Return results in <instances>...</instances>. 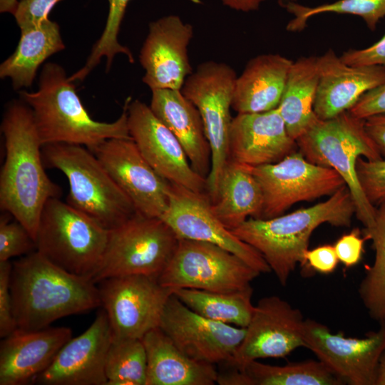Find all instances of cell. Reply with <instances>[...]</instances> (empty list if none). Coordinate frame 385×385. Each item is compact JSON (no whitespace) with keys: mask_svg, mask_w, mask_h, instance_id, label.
<instances>
[{"mask_svg":"<svg viewBox=\"0 0 385 385\" xmlns=\"http://www.w3.org/2000/svg\"><path fill=\"white\" fill-rule=\"evenodd\" d=\"M61 0H21L13 14L20 29L39 24L48 19L54 6Z\"/></svg>","mask_w":385,"mask_h":385,"instance_id":"cell-38","label":"cell"},{"mask_svg":"<svg viewBox=\"0 0 385 385\" xmlns=\"http://www.w3.org/2000/svg\"><path fill=\"white\" fill-rule=\"evenodd\" d=\"M170 183L168 206L160 218L179 239L216 245L236 255L261 274L271 272L262 255L216 217L207 194Z\"/></svg>","mask_w":385,"mask_h":385,"instance_id":"cell-14","label":"cell"},{"mask_svg":"<svg viewBox=\"0 0 385 385\" xmlns=\"http://www.w3.org/2000/svg\"><path fill=\"white\" fill-rule=\"evenodd\" d=\"M174 294L198 314L225 324L247 327L255 306L251 285L234 292H219L196 289H176Z\"/></svg>","mask_w":385,"mask_h":385,"instance_id":"cell-31","label":"cell"},{"mask_svg":"<svg viewBox=\"0 0 385 385\" xmlns=\"http://www.w3.org/2000/svg\"><path fill=\"white\" fill-rule=\"evenodd\" d=\"M1 130L6 158L0 173V207L22 224L35 241L45 204L59 197L61 190L44 170L43 145L27 104L23 101L10 103Z\"/></svg>","mask_w":385,"mask_h":385,"instance_id":"cell-1","label":"cell"},{"mask_svg":"<svg viewBox=\"0 0 385 385\" xmlns=\"http://www.w3.org/2000/svg\"><path fill=\"white\" fill-rule=\"evenodd\" d=\"M365 240L357 229L342 235L334 245L339 261L347 268L357 265L362 257Z\"/></svg>","mask_w":385,"mask_h":385,"instance_id":"cell-39","label":"cell"},{"mask_svg":"<svg viewBox=\"0 0 385 385\" xmlns=\"http://www.w3.org/2000/svg\"><path fill=\"white\" fill-rule=\"evenodd\" d=\"M375 385H385V350L379 360Z\"/></svg>","mask_w":385,"mask_h":385,"instance_id":"cell-45","label":"cell"},{"mask_svg":"<svg viewBox=\"0 0 385 385\" xmlns=\"http://www.w3.org/2000/svg\"><path fill=\"white\" fill-rule=\"evenodd\" d=\"M109 230L59 197L41 212L36 250L63 270L93 279L103 259Z\"/></svg>","mask_w":385,"mask_h":385,"instance_id":"cell-7","label":"cell"},{"mask_svg":"<svg viewBox=\"0 0 385 385\" xmlns=\"http://www.w3.org/2000/svg\"><path fill=\"white\" fill-rule=\"evenodd\" d=\"M251 168L263 194L258 219L282 215L299 202L329 197L346 185L334 170L312 163L299 150L277 163Z\"/></svg>","mask_w":385,"mask_h":385,"instance_id":"cell-11","label":"cell"},{"mask_svg":"<svg viewBox=\"0 0 385 385\" xmlns=\"http://www.w3.org/2000/svg\"><path fill=\"white\" fill-rule=\"evenodd\" d=\"M318 81L317 57H301L293 61L277 108L295 140L317 118L314 104Z\"/></svg>","mask_w":385,"mask_h":385,"instance_id":"cell-29","label":"cell"},{"mask_svg":"<svg viewBox=\"0 0 385 385\" xmlns=\"http://www.w3.org/2000/svg\"><path fill=\"white\" fill-rule=\"evenodd\" d=\"M98 283L101 307L115 339H141L159 327L165 304L173 293L157 278L141 274L109 277Z\"/></svg>","mask_w":385,"mask_h":385,"instance_id":"cell-12","label":"cell"},{"mask_svg":"<svg viewBox=\"0 0 385 385\" xmlns=\"http://www.w3.org/2000/svg\"><path fill=\"white\" fill-rule=\"evenodd\" d=\"M342 61L349 66H385V34L372 46L363 49H349L340 56Z\"/></svg>","mask_w":385,"mask_h":385,"instance_id":"cell-41","label":"cell"},{"mask_svg":"<svg viewBox=\"0 0 385 385\" xmlns=\"http://www.w3.org/2000/svg\"><path fill=\"white\" fill-rule=\"evenodd\" d=\"M226 385H342L344 381L319 360L284 366L250 361L225 373Z\"/></svg>","mask_w":385,"mask_h":385,"instance_id":"cell-30","label":"cell"},{"mask_svg":"<svg viewBox=\"0 0 385 385\" xmlns=\"http://www.w3.org/2000/svg\"><path fill=\"white\" fill-rule=\"evenodd\" d=\"M260 274L221 247L179 239L174 255L158 281L173 290L187 288L228 292L250 286Z\"/></svg>","mask_w":385,"mask_h":385,"instance_id":"cell-10","label":"cell"},{"mask_svg":"<svg viewBox=\"0 0 385 385\" xmlns=\"http://www.w3.org/2000/svg\"><path fill=\"white\" fill-rule=\"evenodd\" d=\"M210 202L214 214L230 230L249 216L260 218L263 194L251 167L228 159Z\"/></svg>","mask_w":385,"mask_h":385,"instance_id":"cell-27","label":"cell"},{"mask_svg":"<svg viewBox=\"0 0 385 385\" xmlns=\"http://www.w3.org/2000/svg\"><path fill=\"white\" fill-rule=\"evenodd\" d=\"M89 150L138 213L160 218L168 206L170 183L150 165L132 138L108 139Z\"/></svg>","mask_w":385,"mask_h":385,"instance_id":"cell-15","label":"cell"},{"mask_svg":"<svg viewBox=\"0 0 385 385\" xmlns=\"http://www.w3.org/2000/svg\"><path fill=\"white\" fill-rule=\"evenodd\" d=\"M147 359L141 339L113 338L106 362V385H145Z\"/></svg>","mask_w":385,"mask_h":385,"instance_id":"cell-33","label":"cell"},{"mask_svg":"<svg viewBox=\"0 0 385 385\" xmlns=\"http://www.w3.org/2000/svg\"><path fill=\"white\" fill-rule=\"evenodd\" d=\"M179 238L160 217L138 212L109 230L106 250L93 280L141 274L158 279L170 261Z\"/></svg>","mask_w":385,"mask_h":385,"instance_id":"cell-8","label":"cell"},{"mask_svg":"<svg viewBox=\"0 0 385 385\" xmlns=\"http://www.w3.org/2000/svg\"><path fill=\"white\" fill-rule=\"evenodd\" d=\"M237 75L228 64L207 61L185 79L183 95L197 108L211 149V170L207 178V195H216L223 168L229 159L230 114Z\"/></svg>","mask_w":385,"mask_h":385,"instance_id":"cell-9","label":"cell"},{"mask_svg":"<svg viewBox=\"0 0 385 385\" xmlns=\"http://www.w3.org/2000/svg\"><path fill=\"white\" fill-rule=\"evenodd\" d=\"M159 328L189 357L212 364L229 363L246 332L240 327L205 318L175 294L164 307Z\"/></svg>","mask_w":385,"mask_h":385,"instance_id":"cell-16","label":"cell"},{"mask_svg":"<svg viewBox=\"0 0 385 385\" xmlns=\"http://www.w3.org/2000/svg\"><path fill=\"white\" fill-rule=\"evenodd\" d=\"M355 211L350 190L344 185L314 205L270 219L250 217L231 231L262 255L285 286L297 265H303L314 230L324 223L348 227Z\"/></svg>","mask_w":385,"mask_h":385,"instance_id":"cell-3","label":"cell"},{"mask_svg":"<svg viewBox=\"0 0 385 385\" xmlns=\"http://www.w3.org/2000/svg\"><path fill=\"white\" fill-rule=\"evenodd\" d=\"M277 108L261 113H237L229 135V159L250 167L274 163L294 151Z\"/></svg>","mask_w":385,"mask_h":385,"instance_id":"cell-21","label":"cell"},{"mask_svg":"<svg viewBox=\"0 0 385 385\" xmlns=\"http://www.w3.org/2000/svg\"><path fill=\"white\" fill-rule=\"evenodd\" d=\"M282 6L294 16L287 26V29L289 31L302 30L310 17L323 13L330 12L360 16L371 31L376 29L379 19L385 16V0H338L314 7L289 1Z\"/></svg>","mask_w":385,"mask_h":385,"instance_id":"cell-34","label":"cell"},{"mask_svg":"<svg viewBox=\"0 0 385 385\" xmlns=\"http://www.w3.org/2000/svg\"><path fill=\"white\" fill-rule=\"evenodd\" d=\"M348 111L361 119L385 115V82L365 93Z\"/></svg>","mask_w":385,"mask_h":385,"instance_id":"cell-40","label":"cell"},{"mask_svg":"<svg viewBox=\"0 0 385 385\" xmlns=\"http://www.w3.org/2000/svg\"><path fill=\"white\" fill-rule=\"evenodd\" d=\"M357 178L367 200L376 207L385 200V158L367 160L358 158Z\"/></svg>","mask_w":385,"mask_h":385,"instance_id":"cell-36","label":"cell"},{"mask_svg":"<svg viewBox=\"0 0 385 385\" xmlns=\"http://www.w3.org/2000/svg\"><path fill=\"white\" fill-rule=\"evenodd\" d=\"M18 4V0H0V12L14 14Z\"/></svg>","mask_w":385,"mask_h":385,"instance_id":"cell-46","label":"cell"},{"mask_svg":"<svg viewBox=\"0 0 385 385\" xmlns=\"http://www.w3.org/2000/svg\"><path fill=\"white\" fill-rule=\"evenodd\" d=\"M10 291L16 327L24 331L45 329L62 317L101 307L91 278L63 270L36 250L12 263Z\"/></svg>","mask_w":385,"mask_h":385,"instance_id":"cell-2","label":"cell"},{"mask_svg":"<svg viewBox=\"0 0 385 385\" xmlns=\"http://www.w3.org/2000/svg\"><path fill=\"white\" fill-rule=\"evenodd\" d=\"M71 338V329L65 327L35 331L16 329L1 342L0 385L34 382Z\"/></svg>","mask_w":385,"mask_h":385,"instance_id":"cell-23","label":"cell"},{"mask_svg":"<svg viewBox=\"0 0 385 385\" xmlns=\"http://www.w3.org/2000/svg\"><path fill=\"white\" fill-rule=\"evenodd\" d=\"M304 319L299 309L278 296L259 300L246 332L232 359L227 363L239 368L263 358H282L304 346Z\"/></svg>","mask_w":385,"mask_h":385,"instance_id":"cell-18","label":"cell"},{"mask_svg":"<svg viewBox=\"0 0 385 385\" xmlns=\"http://www.w3.org/2000/svg\"><path fill=\"white\" fill-rule=\"evenodd\" d=\"M317 67L314 112L322 120L349 111L365 93L385 82V66H349L332 49L317 57Z\"/></svg>","mask_w":385,"mask_h":385,"instance_id":"cell-22","label":"cell"},{"mask_svg":"<svg viewBox=\"0 0 385 385\" xmlns=\"http://www.w3.org/2000/svg\"><path fill=\"white\" fill-rule=\"evenodd\" d=\"M365 237L371 240L375 256L359 294L370 317L381 324L385 322V200L378 205L374 224L365 230Z\"/></svg>","mask_w":385,"mask_h":385,"instance_id":"cell-32","label":"cell"},{"mask_svg":"<svg viewBox=\"0 0 385 385\" xmlns=\"http://www.w3.org/2000/svg\"><path fill=\"white\" fill-rule=\"evenodd\" d=\"M113 334L102 309L83 334L71 338L34 382L44 385H106V362Z\"/></svg>","mask_w":385,"mask_h":385,"instance_id":"cell-20","label":"cell"},{"mask_svg":"<svg viewBox=\"0 0 385 385\" xmlns=\"http://www.w3.org/2000/svg\"><path fill=\"white\" fill-rule=\"evenodd\" d=\"M294 1V0H279L278 2H279V4L282 6V5L286 4L287 2Z\"/></svg>","mask_w":385,"mask_h":385,"instance_id":"cell-47","label":"cell"},{"mask_svg":"<svg viewBox=\"0 0 385 385\" xmlns=\"http://www.w3.org/2000/svg\"><path fill=\"white\" fill-rule=\"evenodd\" d=\"M339 262L334 245H324L308 250L302 266L320 274H328L336 270Z\"/></svg>","mask_w":385,"mask_h":385,"instance_id":"cell-42","label":"cell"},{"mask_svg":"<svg viewBox=\"0 0 385 385\" xmlns=\"http://www.w3.org/2000/svg\"><path fill=\"white\" fill-rule=\"evenodd\" d=\"M127 113L130 135L155 172L171 183L207 195V178L193 170L178 138L150 106L129 97Z\"/></svg>","mask_w":385,"mask_h":385,"instance_id":"cell-17","label":"cell"},{"mask_svg":"<svg viewBox=\"0 0 385 385\" xmlns=\"http://www.w3.org/2000/svg\"><path fill=\"white\" fill-rule=\"evenodd\" d=\"M364 120L366 131L381 157L385 158V115H376Z\"/></svg>","mask_w":385,"mask_h":385,"instance_id":"cell-43","label":"cell"},{"mask_svg":"<svg viewBox=\"0 0 385 385\" xmlns=\"http://www.w3.org/2000/svg\"><path fill=\"white\" fill-rule=\"evenodd\" d=\"M147 359L145 385H213L215 364L195 360L180 350L159 328L141 339Z\"/></svg>","mask_w":385,"mask_h":385,"instance_id":"cell-25","label":"cell"},{"mask_svg":"<svg viewBox=\"0 0 385 385\" xmlns=\"http://www.w3.org/2000/svg\"><path fill=\"white\" fill-rule=\"evenodd\" d=\"M305 347L310 349L344 384L375 385L380 358L385 350V322L365 337L334 334L324 324L305 319L302 331Z\"/></svg>","mask_w":385,"mask_h":385,"instance_id":"cell-13","label":"cell"},{"mask_svg":"<svg viewBox=\"0 0 385 385\" xmlns=\"http://www.w3.org/2000/svg\"><path fill=\"white\" fill-rule=\"evenodd\" d=\"M293 61L279 54L250 59L237 76L232 108L237 113H261L277 108Z\"/></svg>","mask_w":385,"mask_h":385,"instance_id":"cell-26","label":"cell"},{"mask_svg":"<svg viewBox=\"0 0 385 385\" xmlns=\"http://www.w3.org/2000/svg\"><path fill=\"white\" fill-rule=\"evenodd\" d=\"M193 34V26L175 14L149 24L139 61L145 71L143 81L151 91L181 90L192 72L188 50Z\"/></svg>","mask_w":385,"mask_h":385,"instance_id":"cell-19","label":"cell"},{"mask_svg":"<svg viewBox=\"0 0 385 385\" xmlns=\"http://www.w3.org/2000/svg\"><path fill=\"white\" fill-rule=\"evenodd\" d=\"M46 167L58 169L67 178V202L108 230L137 212L96 155L86 147L68 143L42 146Z\"/></svg>","mask_w":385,"mask_h":385,"instance_id":"cell-6","label":"cell"},{"mask_svg":"<svg viewBox=\"0 0 385 385\" xmlns=\"http://www.w3.org/2000/svg\"><path fill=\"white\" fill-rule=\"evenodd\" d=\"M11 214L0 219V262L28 255L36 250V243L29 231L18 220L11 221Z\"/></svg>","mask_w":385,"mask_h":385,"instance_id":"cell-35","label":"cell"},{"mask_svg":"<svg viewBox=\"0 0 385 385\" xmlns=\"http://www.w3.org/2000/svg\"><path fill=\"white\" fill-rule=\"evenodd\" d=\"M298 150L313 164L332 168L343 178L350 190L355 215L365 227L375 222L376 207L364 195L359 185L356 165L359 158H382L364 127V120L349 111L334 118H317L296 140Z\"/></svg>","mask_w":385,"mask_h":385,"instance_id":"cell-5","label":"cell"},{"mask_svg":"<svg viewBox=\"0 0 385 385\" xmlns=\"http://www.w3.org/2000/svg\"><path fill=\"white\" fill-rule=\"evenodd\" d=\"M151 91L152 112L178 138L193 170L207 178L211 170V149L197 108L181 90Z\"/></svg>","mask_w":385,"mask_h":385,"instance_id":"cell-24","label":"cell"},{"mask_svg":"<svg viewBox=\"0 0 385 385\" xmlns=\"http://www.w3.org/2000/svg\"><path fill=\"white\" fill-rule=\"evenodd\" d=\"M12 263L0 262V337L4 338L17 327L13 314L10 278Z\"/></svg>","mask_w":385,"mask_h":385,"instance_id":"cell-37","label":"cell"},{"mask_svg":"<svg viewBox=\"0 0 385 385\" xmlns=\"http://www.w3.org/2000/svg\"><path fill=\"white\" fill-rule=\"evenodd\" d=\"M226 6L239 11L249 12L257 10L266 0H220Z\"/></svg>","mask_w":385,"mask_h":385,"instance_id":"cell-44","label":"cell"},{"mask_svg":"<svg viewBox=\"0 0 385 385\" xmlns=\"http://www.w3.org/2000/svg\"><path fill=\"white\" fill-rule=\"evenodd\" d=\"M64 48L59 26L49 18L39 24L21 29L15 51L0 66V77L10 78L15 90L29 87L39 66Z\"/></svg>","mask_w":385,"mask_h":385,"instance_id":"cell-28","label":"cell"},{"mask_svg":"<svg viewBox=\"0 0 385 385\" xmlns=\"http://www.w3.org/2000/svg\"><path fill=\"white\" fill-rule=\"evenodd\" d=\"M36 91L20 92L31 108L42 145L51 143L80 145L91 149L111 138H132L128 127L126 99L123 112L113 122L94 120L78 97L73 82L56 63H46Z\"/></svg>","mask_w":385,"mask_h":385,"instance_id":"cell-4","label":"cell"}]
</instances>
